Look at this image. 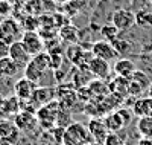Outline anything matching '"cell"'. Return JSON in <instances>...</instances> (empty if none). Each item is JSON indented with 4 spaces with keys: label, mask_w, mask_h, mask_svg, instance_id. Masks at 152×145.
Listing matches in <instances>:
<instances>
[{
    "label": "cell",
    "mask_w": 152,
    "mask_h": 145,
    "mask_svg": "<svg viewBox=\"0 0 152 145\" xmlns=\"http://www.w3.org/2000/svg\"><path fill=\"white\" fill-rule=\"evenodd\" d=\"M90 142H93V138L88 131V127L81 122H73L64 128L61 145H87Z\"/></svg>",
    "instance_id": "cell-1"
},
{
    "label": "cell",
    "mask_w": 152,
    "mask_h": 145,
    "mask_svg": "<svg viewBox=\"0 0 152 145\" xmlns=\"http://www.w3.org/2000/svg\"><path fill=\"white\" fill-rule=\"evenodd\" d=\"M24 31L21 23H18L15 18L6 17L0 21V40H3L8 44H12L15 41H20Z\"/></svg>",
    "instance_id": "cell-2"
},
{
    "label": "cell",
    "mask_w": 152,
    "mask_h": 145,
    "mask_svg": "<svg viewBox=\"0 0 152 145\" xmlns=\"http://www.w3.org/2000/svg\"><path fill=\"white\" fill-rule=\"evenodd\" d=\"M56 107H59L58 101H52L46 105H41L35 113L37 118H38V124L43 125V127H47V128H53L56 125V119H58V115H59V112L55 110Z\"/></svg>",
    "instance_id": "cell-3"
},
{
    "label": "cell",
    "mask_w": 152,
    "mask_h": 145,
    "mask_svg": "<svg viewBox=\"0 0 152 145\" xmlns=\"http://www.w3.org/2000/svg\"><path fill=\"white\" fill-rule=\"evenodd\" d=\"M21 131L14 121L8 118L0 121V145H15L20 139Z\"/></svg>",
    "instance_id": "cell-4"
},
{
    "label": "cell",
    "mask_w": 152,
    "mask_h": 145,
    "mask_svg": "<svg viewBox=\"0 0 152 145\" xmlns=\"http://www.w3.org/2000/svg\"><path fill=\"white\" fill-rule=\"evenodd\" d=\"M14 122L20 128V131H23V133H31V131H34L35 127L38 125V118L34 112L21 109L14 116Z\"/></svg>",
    "instance_id": "cell-5"
},
{
    "label": "cell",
    "mask_w": 152,
    "mask_h": 145,
    "mask_svg": "<svg viewBox=\"0 0 152 145\" xmlns=\"http://www.w3.org/2000/svg\"><path fill=\"white\" fill-rule=\"evenodd\" d=\"M23 46L26 47V50L31 54V57L40 54L44 50V43H43V37L40 34H37L35 31H24L21 40Z\"/></svg>",
    "instance_id": "cell-6"
},
{
    "label": "cell",
    "mask_w": 152,
    "mask_h": 145,
    "mask_svg": "<svg viewBox=\"0 0 152 145\" xmlns=\"http://www.w3.org/2000/svg\"><path fill=\"white\" fill-rule=\"evenodd\" d=\"M38 84L28 80L26 76H23L20 78V80L14 84V95L21 101V102H26V101H31L34 93H35V90H37Z\"/></svg>",
    "instance_id": "cell-7"
},
{
    "label": "cell",
    "mask_w": 152,
    "mask_h": 145,
    "mask_svg": "<svg viewBox=\"0 0 152 145\" xmlns=\"http://www.w3.org/2000/svg\"><path fill=\"white\" fill-rule=\"evenodd\" d=\"M9 58L18 66L20 70L26 67L29 64V61L32 60L31 54L26 50V47L23 46L21 41H15V43L9 44Z\"/></svg>",
    "instance_id": "cell-8"
},
{
    "label": "cell",
    "mask_w": 152,
    "mask_h": 145,
    "mask_svg": "<svg viewBox=\"0 0 152 145\" xmlns=\"http://www.w3.org/2000/svg\"><path fill=\"white\" fill-rule=\"evenodd\" d=\"M111 23L116 26L119 31H128L135 24V14L128 9H119L113 14Z\"/></svg>",
    "instance_id": "cell-9"
},
{
    "label": "cell",
    "mask_w": 152,
    "mask_h": 145,
    "mask_svg": "<svg viewBox=\"0 0 152 145\" xmlns=\"http://www.w3.org/2000/svg\"><path fill=\"white\" fill-rule=\"evenodd\" d=\"M88 72H90L94 78L97 80H108L110 78V73H111V66H110V61H105L102 58H96L93 57L90 60V64H88Z\"/></svg>",
    "instance_id": "cell-10"
},
{
    "label": "cell",
    "mask_w": 152,
    "mask_h": 145,
    "mask_svg": "<svg viewBox=\"0 0 152 145\" xmlns=\"http://www.w3.org/2000/svg\"><path fill=\"white\" fill-rule=\"evenodd\" d=\"M91 54L93 57L96 58H102L105 61H113V60H117V54L114 50L113 44L107 40H100V41H96L93 46H91Z\"/></svg>",
    "instance_id": "cell-11"
},
{
    "label": "cell",
    "mask_w": 152,
    "mask_h": 145,
    "mask_svg": "<svg viewBox=\"0 0 152 145\" xmlns=\"http://www.w3.org/2000/svg\"><path fill=\"white\" fill-rule=\"evenodd\" d=\"M56 96V90L52 87H37L35 93L32 96V102L35 104L37 109H40L41 105H46L49 102H52Z\"/></svg>",
    "instance_id": "cell-12"
},
{
    "label": "cell",
    "mask_w": 152,
    "mask_h": 145,
    "mask_svg": "<svg viewBox=\"0 0 152 145\" xmlns=\"http://www.w3.org/2000/svg\"><path fill=\"white\" fill-rule=\"evenodd\" d=\"M132 113L138 118L152 116V98L151 96L135 98V101L132 104Z\"/></svg>",
    "instance_id": "cell-13"
},
{
    "label": "cell",
    "mask_w": 152,
    "mask_h": 145,
    "mask_svg": "<svg viewBox=\"0 0 152 145\" xmlns=\"http://www.w3.org/2000/svg\"><path fill=\"white\" fill-rule=\"evenodd\" d=\"M88 131L93 138V141L102 144L104 139L108 135V128L105 125V122L102 119H90V124H88Z\"/></svg>",
    "instance_id": "cell-14"
},
{
    "label": "cell",
    "mask_w": 152,
    "mask_h": 145,
    "mask_svg": "<svg viewBox=\"0 0 152 145\" xmlns=\"http://www.w3.org/2000/svg\"><path fill=\"white\" fill-rule=\"evenodd\" d=\"M113 69H114V72H116L117 76H123V78H131L132 73L137 70L135 64L128 58H117Z\"/></svg>",
    "instance_id": "cell-15"
},
{
    "label": "cell",
    "mask_w": 152,
    "mask_h": 145,
    "mask_svg": "<svg viewBox=\"0 0 152 145\" xmlns=\"http://www.w3.org/2000/svg\"><path fill=\"white\" fill-rule=\"evenodd\" d=\"M20 110H21V101L15 95L5 98L3 105H2V112H3L5 118H14Z\"/></svg>",
    "instance_id": "cell-16"
},
{
    "label": "cell",
    "mask_w": 152,
    "mask_h": 145,
    "mask_svg": "<svg viewBox=\"0 0 152 145\" xmlns=\"http://www.w3.org/2000/svg\"><path fill=\"white\" fill-rule=\"evenodd\" d=\"M44 75H46V70L41 69L34 60H31L29 64L26 66V67H24V76H26L28 80L37 83V84L43 80V76H44Z\"/></svg>",
    "instance_id": "cell-17"
},
{
    "label": "cell",
    "mask_w": 152,
    "mask_h": 145,
    "mask_svg": "<svg viewBox=\"0 0 152 145\" xmlns=\"http://www.w3.org/2000/svg\"><path fill=\"white\" fill-rule=\"evenodd\" d=\"M78 37H79V32H78V28L72 23H67L64 26L59 28V38L62 41H67L70 44H75L78 41Z\"/></svg>",
    "instance_id": "cell-18"
},
{
    "label": "cell",
    "mask_w": 152,
    "mask_h": 145,
    "mask_svg": "<svg viewBox=\"0 0 152 145\" xmlns=\"http://www.w3.org/2000/svg\"><path fill=\"white\" fill-rule=\"evenodd\" d=\"M111 92L116 93L117 96H125L128 95V87H129V78H123V76H116L110 84Z\"/></svg>",
    "instance_id": "cell-19"
},
{
    "label": "cell",
    "mask_w": 152,
    "mask_h": 145,
    "mask_svg": "<svg viewBox=\"0 0 152 145\" xmlns=\"http://www.w3.org/2000/svg\"><path fill=\"white\" fill-rule=\"evenodd\" d=\"M108 131H114V133H117L119 130H122L125 127V121L122 119V116L119 112H114V113H110L105 119H104Z\"/></svg>",
    "instance_id": "cell-20"
},
{
    "label": "cell",
    "mask_w": 152,
    "mask_h": 145,
    "mask_svg": "<svg viewBox=\"0 0 152 145\" xmlns=\"http://www.w3.org/2000/svg\"><path fill=\"white\" fill-rule=\"evenodd\" d=\"M0 70H2V75L6 76V78H12V76H15L20 70L18 66L12 61L9 57L3 58V60H0Z\"/></svg>",
    "instance_id": "cell-21"
},
{
    "label": "cell",
    "mask_w": 152,
    "mask_h": 145,
    "mask_svg": "<svg viewBox=\"0 0 152 145\" xmlns=\"http://www.w3.org/2000/svg\"><path fill=\"white\" fill-rule=\"evenodd\" d=\"M137 131L142 138H152V116L138 118L137 121Z\"/></svg>",
    "instance_id": "cell-22"
},
{
    "label": "cell",
    "mask_w": 152,
    "mask_h": 145,
    "mask_svg": "<svg viewBox=\"0 0 152 145\" xmlns=\"http://www.w3.org/2000/svg\"><path fill=\"white\" fill-rule=\"evenodd\" d=\"M99 32H100V37H102L104 40L113 43L116 38H119V32H120V31H119L113 23H108V24H104L102 28L99 29Z\"/></svg>",
    "instance_id": "cell-23"
},
{
    "label": "cell",
    "mask_w": 152,
    "mask_h": 145,
    "mask_svg": "<svg viewBox=\"0 0 152 145\" xmlns=\"http://www.w3.org/2000/svg\"><path fill=\"white\" fill-rule=\"evenodd\" d=\"M135 24L140 28H152V12L146 9L135 12Z\"/></svg>",
    "instance_id": "cell-24"
},
{
    "label": "cell",
    "mask_w": 152,
    "mask_h": 145,
    "mask_svg": "<svg viewBox=\"0 0 152 145\" xmlns=\"http://www.w3.org/2000/svg\"><path fill=\"white\" fill-rule=\"evenodd\" d=\"M111 44H113L114 50H116L117 57H119V55H126V54L131 50V43L126 41V40H123V38H116V40H114Z\"/></svg>",
    "instance_id": "cell-25"
},
{
    "label": "cell",
    "mask_w": 152,
    "mask_h": 145,
    "mask_svg": "<svg viewBox=\"0 0 152 145\" xmlns=\"http://www.w3.org/2000/svg\"><path fill=\"white\" fill-rule=\"evenodd\" d=\"M129 80H134V81H137L138 84H142L146 90H148V87H149V84H151V81H149V78H148V75L145 73V72H140V70H135L134 73H132V76L129 78Z\"/></svg>",
    "instance_id": "cell-26"
},
{
    "label": "cell",
    "mask_w": 152,
    "mask_h": 145,
    "mask_svg": "<svg viewBox=\"0 0 152 145\" xmlns=\"http://www.w3.org/2000/svg\"><path fill=\"white\" fill-rule=\"evenodd\" d=\"M145 90V87L142 84H138L134 80H129V87H128V95H131L132 98H140L142 92Z\"/></svg>",
    "instance_id": "cell-27"
},
{
    "label": "cell",
    "mask_w": 152,
    "mask_h": 145,
    "mask_svg": "<svg viewBox=\"0 0 152 145\" xmlns=\"http://www.w3.org/2000/svg\"><path fill=\"white\" fill-rule=\"evenodd\" d=\"M104 145H123V139L119 136V131L114 133V131H108L107 138L102 142Z\"/></svg>",
    "instance_id": "cell-28"
},
{
    "label": "cell",
    "mask_w": 152,
    "mask_h": 145,
    "mask_svg": "<svg viewBox=\"0 0 152 145\" xmlns=\"http://www.w3.org/2000/svg\"><path fill=\"white\" fill-rule=\"evenodd\" d=\"M50 55V69H53L55 72L61 67L62 63V54H49Z\"/></svg>",
    "instance_id": "cell-29"
},
{
    "label": "cell",
    "mask_w": 152,
    "mask_h": 145,
    "mask_svg": "<svg viewBox=\"0 0 152 145\" xmlns=\"http://www.w3.org/2000/svg\"><path fill=\"white\" fill-rule=\"evenodd\" d=\"M72 8H75L76 11H81V9H84V8H87V5H88V0H69L67 2Z\"/></svg>",
    "instance_id": "cell-30"
},
{
    "label": "cell",
    "mask_w": 152,
    "mask_h": 145,
    "mask_svg": "<svg viewBox=\"0 0 152 145\" xmlns=\"http://www.w3.org/2000/svg\"><path fill=\"white\" fill-rule=\"evenodd\" d=\"M9 57V44L5 43L3 40H0V60H3Z\"/></svg>",
    "instance_id": "cell-31"
},
{
    "label": "cell",
    "mask_w": 152,
    "mask_h": 145,
    "mask_svg": "<svg viewBox=\"0 0 152 145\" xmlns=\"http://www.w3.org/2000/svg\"><path fill=\"white\" fill-rule=\"evenodd\" d=\"M9 11H11V6L8 0H0V16L9 14Z\"/></svg>",
    "instance_id": "cell-32"
},
{
    "label": "cell",
    "mask_w": 152,
    "mask_h": 145,
    "mask_svg": "<svg viewBox=\"0 0 152 145\" xmlns=\"http://www.w3.org/2000/svg\"><path fill=\"white\" fill-rule=\"evenodd\" d=\"M137 145H152V138H142Z\"/></svg>",
    "instance_id": "cell-33"
},
{
    "label": "cell",
    "mask_w": 152,
    "mask_h": 145,
    "mask_svg": "<svg viewBox=\"0 0 152 145\" xmlns=\"http://www.w3.org/2000/svg\"><path fill=\"white\" fill-rule=\"evenodd\" d=\"M53 2H55L56 5H66V3L69 2V0H53Z\"/></svg>",
    "instance_id": "cell-34"
},
{
    "label": "cell",
    "mask_w": 152,
    "mask_h": 145,
    "mask_svg": "<svg viewBox=\"0 0 152 145\" xmlns=\"http://www.w3.org/2000/svg\"><path fill=\"white\" fill-rule=\"evenodd\" d=\"M148 96H151L152 98V83L149 84V87H148Z\"/></svg>",
    "instance_id": "cell-35"
},
{
    "label": "cell",
    "mask_w": 152,
    "mask_h": 145,
    "mask_svg": "<svg viewBox=\"0 0 152 145\" xmlns=\"http://www.w3.org/2000/svg\"><path fill=\"white\" fill-rule=\"evenodd\" d=\"M3 101H5V96L0 93V109H2V105H3Z\"/></svg>",
    "instance_id": "cell-36"
},
{
    "label": "cell",
    "mask_w": 152,
    "mask_h": 145,
    "mask_svg": "<svg viewBox=\"0 0 152 145\" xmlns=\"http://www.w3.org/2000/svg\"><path fill=\"white\" fill-rule=\"evenodd\" d=\"M2 119H5V115H3V112H2V109H0V121Z\"/></svg>",
    "instance_id": "cell-37"
},
{
    "label": "cell",
    "mask_w": 152,
    "mask_h": 145,
    "mask_svg": "<svg viewBox=\"0 0 152 145\" xmlns=\"http://www.w3.org/2000/svg\"><path fill=\"white\" fill-rule=\"evenodd\" d=\"M87 145H102V144H99V142H94V141H93V142H90V144H87Z\"/></svg>",
    "instance_id": "cell-38"
},
{
    "label": "cell",
    "mask_w": 152,
    "mask_h": 145,
    "mask_svg": "<svg viewBox=\"0 0 152 145\" xmlns=\"http://www.w3.org/2000/svg\"><path fill=\"white\" fill-rule=\"evenodd\" d=\"M2 76H3V75H2V70H0V78H2Z\"/></svg>",
    "instance_id": "cell-39"
},
{
    "label": "cell",
    "mask_w": 152,
    "mask_h": 145,
    "mask_svg": "<svg viewBox=\"0 0 152 145\" xmlns=\"http://www.w3.org/2000/svg\"><path fill=\"white\" fill-rule=\"evenodd\" d=\"M149 2H151V3H152V0H149Z\"/></svg>",
    "instance_id": "cell-40"
},
{
    "label": "cell",
    "mask_w": 152,
    "mask_h": 145,
    "mask_svg": "<svg viewBox=\"0 0 152 145\" xmlns=\"http://www.w3.org/2000/svg\"><path fill=\"white\" fill-rule=\"evenodd\" d=\"M123 145H125V144H123Z\"/></svg>",
    "instance_id": "cell-41"
}]
</instances>
